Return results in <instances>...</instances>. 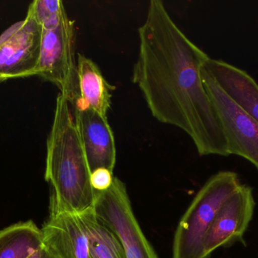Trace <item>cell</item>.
I'll return each instance as SVG.
<instances>
[{
	"label": "cell",
	"mask_w": 258,
	"mask_h": 258,
	"mask_svg": "<svg viewBox=\"0 0 258 258\" xmlns=\"http://www.w3.org/2000/svg\"><path fill=\"white\" fill-rule=\"evenodd\" d=\"M43 243L42 230L32 221L0 231V258H27Z\"/></svg>",
	"instance_id": "13"
},
{
	"label": "cell",
	"mask_w": 258,
	"mask_h": 258,
	"mask_svg": "<svg viewBox=\"0 0 258 258\" xmlns=\"http://www.w3.org/2000/svg\"><path fill=\"white\" fill-rule=\"evenodd\" d=\"M203 69L230 99L258 122V84L246 71L211 58Z\"/></svg>",
	"instance_id": "11"
},
{
	"label": "cell",
	"mask_w": 258,
	"mask_h": 258,
	"mask_svg": "<svg viewBox=\"0 0 258 258\" xmlns=\"http://www.w3.org/2000/svg\"><path fill=\"white\" fill-rule=\"evenodd\" d=\"M77 62L80 99L74 106L89 108L107 117L111 107L112 92L116 87L107 81L92 59L78 54Z\"/></svg>",
	"instance_id": "12"
},
{
	"label": "cell",
	"mask_w": 258,
	"mask_h": 258,
	"mask_svg": "<svg viewBox=\"0 0 258 258\" xmlns=\"http://www.w3.org/2000/svg\"><path fill=\"white\" fill-rule=\"evenodd\" d=\"M42 28H50L60 24L68 17L60 0H35L29 6Z\"/></svg>",
	"instance_id": "15"
},
{
	"label": "cell",
	"mask_w": 258,
	"mask_h": 258,
	"mask_svg": "<svg viewBox=\"0 0 258 258\" xmlns=\"http://www.w3.org/2000/svg\"><path fill=\"white\" fill-rule=\"evenodd\" d=\"M91 185L95 192L108 190L113 184L114 177L113 171L105 168H100L91 173Z\"/></svg>",
	"instance_id": "16"
},
{
	"label": "cell",
	"mask_w": 258,
	"mask_h": 258,
	"mask_svg": "<svg viewBox=\"0 0 258 258\" xmlns=\"http://www.w3.org/2000/svg\"><path fill=\"white\" fill-rule=\"evenodd\" d=\"M42 27L28 9L23 21L0 36V82L36 75Z\"/></svg>",
	"instance_id": "7"
},
{
	"label": "cell",
	"mask_w": 258,
	"mask_h": 258,
	"mask_svg": "<svg viewBox=\"0 0 258 258\" xmlns=\"http://www.w3.org/2000/svg\"><path fill=\"white\" fill-rule=\"evenodd\" d=\"M202 77L228 145L229 154L251 162L258 171V122L239 107L202 68Z\"/></svg>",
	"instance_id": "6"
},
{
	"label": "cell",
	"mask_w": 258,
	"mask_h": 258,
	"mask_svg": "<svg viewBox=\"0 0 258 258\" xmlns=\"http://www.w3.org/2000/svg\"><path fill=\"white\" fill-rule=\"evenodd\" d=\"M251 188L241 184L218 211L204 242L206 257L221 247L242 240L254 213Z\"/></svg>",
	"instance_id": "8"
},
{
	"label": "cell",
	"mask_w": 258,
	"mask_h": 258,
	"mask_svg": "<svg viewBox=\"0 0 258 258\" xmlns=\"http://www.w3.org/2000/svg\"><path fill=\"white\" fill-rule=\"evenodd\" d=\"M27 258H60L43 243L33 251Z\"/></svg>",
	"instance_id": "17"
},
{
	"label": "cell",
	"mask_w": 258,
	"mask_h": 258,
	"mask_svg": "<svg viewBox=\"0 0 258 258\" xmlns=\"http://www.w3.org/2000/svg\"><path fill=\"white\" fill-rule=\"evenodd\" d=\"M49 218L41 229L43 242L60 258H92L89 239L77 214L50 198Z\"/></svg>",
	"instance_id": "10"
},
{
	"label": "cell",
	"mask_w": 258,
	"mask_h": 258,
	"mask_svg": "<svg viewBox=\"0 0 258 258\" xmlns=\"http://www.w3.org/2000/svg\"><path fill=\"white\" fill-rule=\"evenodd\" d=\"M138 38L132 82L153 118L183 130L200 156H230L202 77V68L210 57L179 28L160 0L149 3Z\"/></svg>",
	"instance_id": "1"
},
{
	"label": "cell",
	"mask_w": 258,
	"mask_h": 258,
	"mask_svg": "<svg viewBox=\"0 0 258 258\" xmlns=\"http://www.w3.org/2000/svg\"><path fill=\"white\" fill-rule=\"evenodd\" d=\"M36 75L55 85L74 106L80 99L75 59V24L69 17L51 28H42Z\"/></svg>",
	"instance_id": "4"
},
{
	"label": "cell",
	"mask_w": 258,
	"mask_h": 258,
	"mask_svg": "<svg viewBox=\"0 0 258 258\" xmlns=\"http://www.w3.org/2000/svg\"><path fill=\"white\" fill-rule=\"evenodd\" d=\"M72 109L90 172L100 168L113 171L116 162V142L107 117L79 105Z\"/></svg>",
	"instance_id": "9"
},
{
	"label": "cell",
	"mask_w": 258,
	"mask_h": 258,
	"mask_svg": "<svg viewBox=\"0 0 258 258\" xmlns=\"http://www.w3.org/2000/svg\"><path fill=\"white\" fill-rule=\"evenodd\" d=\"M240 186L239 177L232 171H221L205 183L177 225L172 258H207L205 238L221 206Z\"/></svg>",
	"instance_id": "3"
},
{
	"label": "cell",
	"mask_w": 258,
	"mask_h": 258,
	"mask_svg": "<svg viewBox=\"0 0 258 258\" xmlns=\"http://www.w3.org/2000/svg\"><path fill=\"white\" fill-rule=\"evenodd\" d=\"M93 209L120 242L125 258H159L138 224L122 180L114 177L108 190L95 192Z\"/></svg>",
	"instance_id": "5"
},
{
	"label": "cell",
	"mask_w": 258,
	"mask_h": 258,
	"mask_svg": "<svg viewBox=\"0 0 258 258\" xmlns=\"http://www.w3.org/2000/svg\"><path fill=\"white\" fill-rule=\"evenodd\" d=\"M77 215L89 239L92 258H125L120 242L93 208Z\"/></svg>",
	"instance_id": "14"
},
{
	"label": "cell",
	"mask_w": 258,
	"mask_h": 258,
	"mask_svg": "<svg viewBox=\"0 0 258 258\" xmlns=\"http://www.w3.org/2000/svg\"><path fill=\"white\" fill-rule=\"evenodd\" d=\"M45 179L59 207L81 214L93 208L95 191L74 118L72 106L57 95L52 127L47 139Z\"/></svg>",
	"instance_id": "2"
}]
</instances>
